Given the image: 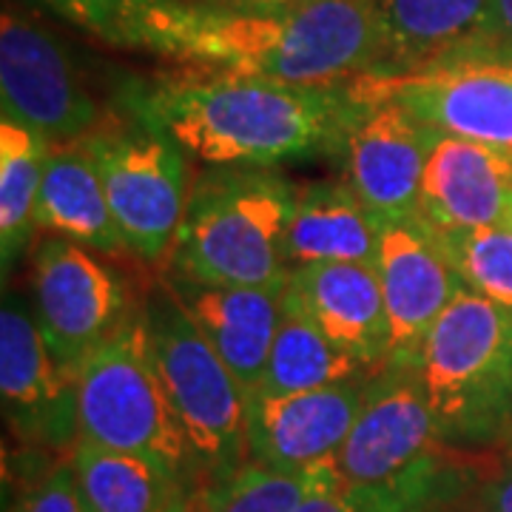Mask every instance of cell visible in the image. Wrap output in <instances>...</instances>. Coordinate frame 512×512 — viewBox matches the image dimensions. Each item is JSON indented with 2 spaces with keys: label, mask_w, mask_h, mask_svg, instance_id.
I'll list each match as a JSON object with an SVG mask.
<instances>
[{
  "label": "cell",
  "mask_w": 512,
  "mask_h": 512,
  "mask_svg": "<svg viewBox=\"0 0 512 512\" xmlns=\"http://www.w3.org/2000/svg\"><path fill=\"white\" fill-rule=\"evenodd\" d=\"M137 49L302 89H345L384 69L370 0H302L285 9L146 0Z\"/></svg>",
  "instance_id": "cell-1"
},
{
  "label": "cell",
  "mask_w": 512,
  "mask_h": 512,
  "mask_svg": "<svg viewBox=\"0 0 512 512\" xmlns=\"http://www.w3.org/2000/svg\"><path fill=\"white\" fill-rule=\"evenodd\" d=\"M128 109L160 126L185 154L214 168H271L336 151L348 120L345 89H302L188 66L140 80Z\"/></svg>",
  "instance_id": "cell-2"
},
{
  "label": "cell",
  "mask_w": 512,
  "mask_h": 512,
  "mask_svg": "<svg viewBox=\"0 0 512 512\" xmlns=\"http://www.w3.org/2000/svg\"><path fill=\"white\" fill-rule=\"evenodd\" d=\"M296 194L268 168H214L188 194L171 274L231 288L282 291L291 279L288 228Z\"/></svg>",
  "instance_id": "cell-3"
},
{
  "label": "cell",
  "mask_w": 512,
  "mask_h": 512,
  "mask_svg": "<svg viewBox=\"0 0 512 512\" xmlns=\"http://www.w3.org/2000/svg\"><path fill=\"white\" fill-rule=\"evenodd\" d=\"M419 384L444 447L512 436V311L458 293L419 350Z\"/></svg>",
  "instance_id": "cell-4"
},
{
  "label": "cell",
  "mask_w": 512,
  "mask_h": 512,
  "mask_svg": "<svg viewBox=\"0 0 512 512\" xmlns=\"http://www.w3.org/2000/svg\"><path fill=\"white\" fill-rule=\"evenodd\" d=\"M77 430L97 447L157 458L188 481L197 464L148 345L131 313L77 370Z\"/></svg>",
  "instance_id": "cell-5"
},
{
  "label": "cell",
  "mask_w": 512,
  "mask_h": 512,
  "mask_svg": "<svg viewBox=\"0 0 512 512\" xmlns=\"http://www.w3.org/2000/svg\"><path fill=\"white\" fill-rule=\"evenodd\" d=\"M143 322L197 473L211 481L248 464V393L217 350L168 288L143 308Z\"/></svg>",
  "instance_id": "cell-6"
},
{
  "label": "cell",
  "mask_w": 512,
  "mask_h": 512,
  "mask_svg": "<svg viewBox=\"0 0 512 512\" xmlns=\"http://www.w3.org/2000/svg\"><path fill=\"white\" fill-rule=\"evenodd\" d=\"M86 143L128 251L146 262L165 259L188 205L183 148L134 111L131 120L100 123Z\"/></svg>",
  "instance_id": "cell-7"
},
{
  "label": "cell",
  "mask_w": 512,
  "mask_h": 512,
  "mask_svg": "<svg viewBox=\"0 0 512 512\" xmlns=\"http://www.w3.org/2000/svg\"><path fill=\"white\" fill-rule=\"evenodd\" d=\"M32 313L52 356L77 373L134 311L117 276L89 248L52 234L32 262Z\"/></svg>",
  "instance_id": "cell-8"
},
{
  "label": "cell",
  "mask_w": 512,
  "mask_h": 512,
  "mask_svg": "<svg viewBox=\"0 0 512 512\" xmlns=\"http://www.w3.org/2000/svg\"><path fill=\"white\" fill-rule=\"evenodd\" d=\"M0 97L3 114L40 131L52 146L86 140L103 123L60 40L9 9L0 18Z\"/></svg>",
  "instance_id": "cell-9"
},
{
  "label": "cell",
  "mask_w": 512,
  "mask_h": 512,
  "mask_svg": "<svg viewBox=\"0 0 512 512\" xmlns=\"http://www.w3.org/2000/svg\"><path fill=\"white\" fill-rule=\"evenodd\" d=\"M359 97L399 103L444 137L512 154V74L495 63H447L421 72L365 74Z\"/></svg>",
  "instance_id": "cell-10"
},
{
  "label": "cell",
  "mask_w": 512,
  "mask_h": 512,
  "mask_svg": "<svg viewBox=\"0 0 512 512\" xmlns=\"http://www.w3.org/2000/svg\"><path fill=\"white\" fill-rule=\"evenodd\" d=\"M350 94L339 154L345 185L382 217L419 214V188L436 131L399 103Z\"/></svg>",
  "instance_id": "cell-11"
},
{
  "label": "cell",
  "mask_w": 512,
  "mask_h": 512,
  "mask_svg": "<svg viewBox=\"0 0 512 512\" xmlns=\"http://www.w3.org/2000/svg\"><path fill=\"white\" fill-rule=\"evenodd\" d=\"M376 274L390 319V356L384 365L419 367L424 336L464 291V282L441 237L419 214L379 220Z\"/></svg>",
  "instance_id": "cell-12"
},
{
  "label": "cell",
  "mask_w": 512,
  "mask_h": 512,
  "mask_svg": "<svg viewBox=\"0 0 512 512\" xmlns=\"http://www.w3.org/2000/svg\"><path fill=\"white\" fill-rule=\"evenodd\" d=\"M0 396L15 436L40 447L77 444V373L52 356L32 308L6 293L0 311Z\"/></svg>",
  "instance_id": "cell-13"
},
{
  "label": "cell",
  "mask_w": 512,
  "mask_h": 512,
  "mask_svg": "<svg viewBox=\"0 0 512 512\" xmlns=\"http://www.w3.org/2000/svg\"><path fill=\"white\" fill-rule=\"evenodd\" d=\"M441 447L416 367L382 365L370 379L365 407L330 470L345 484H382L421 458L441 453Z\"/></svg>",
  "instance_id": "cell-14"
},
{
  "label": "cell",
  "mask_w": 512,
  "mask_h": 512,
  "mask_svg": "<svg viewBox=\"0 0 512 512\" xmlns=\"http://www.w3.org/2000/svg\"><path fill=\"white\" fill-rule=\"evenodd\" d=\"M370 379L285 396H248V461L276 470L330 464L365 407Z\"/></svg>",
  "instance_id": "cell-15"
},
{
  "label": "cell",
  "mask_w": 512,
  "mask_h": 512,
  "mask_svg": "<svg viewBox=\"0 0 512 512\" xmlns=\"http://www.w3.org/2000/svg\"><path fill=\"white\" fill-rule=\"evenodd\" d=\"M419 217L436 234L512 222V154L436 131L419 188Z\"/></svg>",
  "instance_id": "cell-16"
},
{
  "label": "cell",
  "mask_w": 512,
  "mask_h": 512,
  "mask_svg": "<svg viewBox=\"0 0 512 512\" xmlns=\"http://www.w3.org/2000/svg\"><path fill=\"white\" fill-rule=\"evenodd\" d=\"M165 288L177 296L183 311L200 328L208 345L217 350L239 387L254 396L262 387L271 359L282 291L268 288H231L205 285L183 276H168Z\"/></svg>",
  "instance_id": "cell-17"
},
{
  "label": "cell",
  "mask_w": 512,
  "mask_h": 512,
  "mask_svg": "<svg viewBox=\"0 0 512 512\" xmlns=\"http://www.w3.org/2000/svg\"><path fill=\"white\" fill-rule=\"evenodd\" d=\"M330 345L379 370L390 356V319L376 268L356 262L302 265L288 279Z\"/></svg>",
  "instance_id": "cell-18"
},
{
  "label": "cell",
  "mask_w": 512,
  "mask_h": 512,
  "mask_svg": "<svg viewBox=\"0 0 512 512\" xmlns=\"http://www.w3.org/2000/svg\"><path fill=\"white\" fill-rule=\"evenodd\" d=\"M384 37V69L404 74L456 63L476 46L490 0H370Z\"/></svg>",
  "instance_id": "cell-19"
},
{
  "label": "cell",
  "mask_w": 512,
  "mask_h": 512,
  "mask_svg": "<svg viewBox=\"0 0 512 512\" xmlns=\"http://www.w3.org/2000/svg\"><path fill=\"white\" fill-rule=\"evenodd\" d=\"M35 228L66 237L97 254H123L126 239L86 140L52 146L35 208Z\"/></svg>",
  "instance_id": "cell-20"
},
{
  "label": "cell",
  "mask_w": 512,
  "mask_h": 512,
  "mask_svg": "<svg viewBox=\"0 0 512 512\" xmlns=\"http://www.w3.org/2000/svg\"><path fill=\"white\" fill-rule=\"evenodd\" d=\"M379 256V217L348 185L316 183L299 188L288 228V262L330 265L356 262L376 268Z\"/></svg>",
  "instance_id": "cell-21"
},
{
  "label": "cell",
  "mask_w": 512,
  "mask_h": 512,
  "mask_svg": "<svg viewBox=\"0 0 512 512\" xmlns=\"http://www.w3.org/2000/svg\"><path fill=\"white\" fill-rule=\"evenodd\" d=\"M83 512H165L188 495V481L148 456L77 439L69 458Z\"/></svg>",
  "instance_id": "cell-22"
},
{
  "label": "cell",
  "mask_w": 512,
  "mask_h": 512,
  "mask_svg": "<svg viewBox=\"0 0 512 512\" xmlns=\"http://www.w3.org/2000/svg\"><path fill=\"white\" fill-rule=\"evenodd\" d=\"M373 373L376 370L359 365L336 345H330V339L313 322L302 299L296 296L291 285H285L274 348L265 367L262 387L256 393L285 396V393H302V390H316V387H330V384L356 382Z\"/></svg>",
  "instance_id": "cell-23"
},
{
  "label": "cell",
  "mask_w": 512,
  "mask_h": 512,
  "mask_svg": "<svg viewBox=\"0 0 512 512\" xmlns=\"http://www.w3.org/2000/svg\"><path fill=\"white\" fill-rule=\"evenodd\" d=\"M52 143L18 117H0V256L3 271L35 231V208Z\"/></svg>",
  "instance_id": "cell-24"
},
{
  "label": "cell",
  "mask_w": 512,
  "mask_h": 512,
  "mask_svg": "<svg viewBox=\"0 0 512 512\" xmlns=\"http://www.w3.org/2000/svg\"><path fill=\"white\" fill-rule=\"evenodd\" d=\"M328 464L311 470H276L242 464L228 476L211 478L191 495V512H293L325 481Z\"/></svg>",
  "instance_id": "cell-25"
},
{
  "label": "cell",
  "mask_w": 512,
  "mask_h": 512,
  "mask_svg": "<svg viewBox=\"0 0 512 512\" xmlns=\"http://www.w3.org/2000/svg\"><path fill=\"white\" fill-rule=\"evenodd\" d=\"M441 242L467 291L512 311V225L444 234Z\"/></svg>",
  "instance_id": "cell-26"
},
{
  "label": "cell",
  "mask_w": 512,
  "mask_h": 512,
  "mask_svg": "<svg viewBox=\"0 0 512 512\" xmlns=\"http://www.w3.org/2000/svg\"><path fill=\"white\" fill-rule=\"evenodd\" d=\"M57 15L120 49H137L146 0H43Z\"/></svg>",
  "instance_id": "cell-27"
},
{
  "label": "cell",
  "mask_w": 512,
  "mask_h": 512,
  "mask_svg": "<svg viewBox=\"0 0 512 512\" xmlns=\"http://www.w3.org/2000/svg\"><path fill=\"white\" fill-rule=\"evenodd\" d=\"M456 63H512V0H490L476 46Z\"/></svg>",
  "instance_id": "cell-28"
},
{
  "label": "cell",
  "mask_w": 512,
  "mask_h": 512,
  "mask_svg": "<svg viewBox=\"0 0 512 512\" xmlns=\"http://www.w3.org/2000/svg\"><path fill=\"white\" fill-rule=\"evenodd\" d=\"M15 512H83L72 464H60L20 501Z\"/></svg>",
  "instance_id": "cell-29"
},
{
  "label": "cell",
  "mask_w": 512,
  "mask_h": 512,
  "mask_svg": "<svg viewBox=\"0 0 512 512\" xmlns=\"http://www.w3.org/2000/svg\"><path fill=\"white\" fill-rule=\"evenodd\" d=\"M293 512H379L365 495L359 493L356 487L345 484L342 478H336V473L330 470L325 481L313 490L299 507Z\"/></svg>",
  "instance_id": "cell-30"
},
{
  "label": "cell",
  "mask_w": 512,
  "mask_h": 512,
  "mask_svg": "<svg viewBox=\"0 0 512 512\" xmlns=\"http://www.w3.org/2000/svg\"><path fill=\"white\" fill-rule=\"evenodd\" d=\"M484 512H512V447L484 490Z\"/></svg>",
  "instance_id": "cell-31"
},
{
  "label": "cell",
  "mask_w": 512,
  "mask_h": 512,
  "mask_svg": "<svg viewBox=\"0 0 512 512\" xmlns=\"http://www.w3.org/2000/svg\"><path fill=\"white\" fill-rule=\"evenodd\" d=\"M208 3L234 6V9H285V6L302 3V0H208Z\"/></svg>",
  "instance_id": "cell-32"
},
{
  "label": "cell",
  "mask_w": 512,
  "mask_h": 512,
  "mask_svg": "<svg viewBox=\"0 0 512 512\" xmlns=\"http://www.w3.org/2000/svg\"><path fill=\"white\" fill-rule=\"evenodd\" d=\"M165 512H191V495H185V498H180L177 504H171Z\"/></svg>",
  "instance_id": "cell-33"
},
{
  "label": "cell",
  "mask_w": 512,
  "mask_h": 512,
  "mask_svg": "<svg viewBox=\"0 0 512 512\" xmlns=\"http://www.w3.org/2000/svg\"><path fill=\"white\" fill-rule=\"evenodd\" d=\"M495 66H501V63H495ZM504 69H507V72L512 74V63H504Z\"/></svg>",
  "instance_id": "cell-34"
},
{
  "label": "cell",
  "mask_w": 512,
  "mask_h": 512,
  "mask_svg": "<svg viewBox=\"0 0 512 512\" xmlns=\"http://www.w3.org/2000/svg\"><path fill=\"white\" fill-rule=\"evenodd\" d=\"M510 225H512V222H510Z\"/></svg>",
  "instance_id": "cell-35"
}]
</instances>
